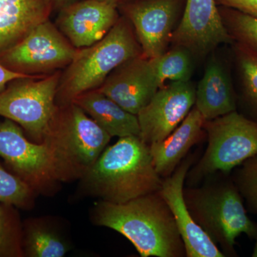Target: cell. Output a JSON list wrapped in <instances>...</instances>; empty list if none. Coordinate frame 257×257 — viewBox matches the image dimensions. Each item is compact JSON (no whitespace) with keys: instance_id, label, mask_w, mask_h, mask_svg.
<instances>
[{"instance_id":"obj_1","label":"cell","mask_w":257,"mask_h":257,"mask_svg":"<svg viewBox=\"0 0 257 257\" xmlns=\"http://www.w3.org/2000/svg\"><path fill=\"white\" fill-rule=\"evenodd\" d=\"M93 220L124 236L142 257L186 256L175 218L160 191L122 204L101 200L94 206Z\"/></svg>"},{"instance_id":"obj_2","label":"cell","mask_w":257,"mask_h":257,"mask_svg":"<svg viewBox=\"0 0 257 257\" xmlns=\"http://www.w3.org/2000/svg\"><path fill=\"white\" fill-rule=\"evenodd\" d=\"M80 180L85 192L101 201L122 204L159 192L163 179L155 170L150 146L140 137L130 136L106 147Z\"/></svg>"},{"instance_id":"obj_3","label":"cell","mask_w":257,"mask_h":257,"mask_svg":"<svg viewBox=\"0 0 257 257\" xmlns=\"http://www.w3.org/2000/svg\"><path fill=\"white\" fill-rule=\"evenodd\" d=\"M184 198L194 221L225 256H236L239 235L254 239L257 225L248 217L244 201L230 174L217 172L200 184L184 187Z\"/></svg>"},{"instance_id":"obj_4","label":"cell","mask_w":257,"mask_h":257,"mask_svg":"<svg viewBox=\"0 0 257 257\" xmlns=\"http://www.w3.org/2000/svg\"><path fill=\"white\" fill-rule=\"evenodd\" d=\"M111 137L74 102L58 105L42 143L50 147L59 182L81 179Z\"/></svg>"},{"instance_id":"obj_5","label":"cell","mask_w":257,"mask_h":257,"mask_svg":"<svg viewBox=\"0 0 257 257\" xmlns=\"http://www.w3.org/2000/svg\"><path fill=\"white\" fill-rule=\"evenodd\" d=\"M143 55L131 23L119 18L110 31L92 46L77 49L61 74L56 102L64 105L76 97L101 87L105 79L126 61Z\"/></svg>"},{"instance_id":"obj_6","label":"cell","mask_w":257,"mask_h":257,"mask_svg":"<svg viewBox=\"0 0 257 257\" xmlns=\"http://www.w3.org/2000/svg\"><path fill=\"white\" fill-rule=\"evenodd\" d=\"M208 145L186 176L187 187L197 186L217 172L230 174L257 154V121L236 111L205 121Z\"/></svg>"},{"instance_id":"obj_7","label":"cell","mask_w":257,"mask_h":257,"mask_svg":"<svg viewBox=\"0 0 257 257\" xmlns=\"http://www.w3.org/2000/svg\"><path fill=\"white\" fill-rule=\"evenodd\" d=\"M60 77L57 71L46 77L12 81L0 92V116L20 125L35 143H42L58 107Z\"/></svg>"},{"instance_id":"obj_8","label":"cell","mask_w":257,"mask_h":257,"mask_svg":"<svg viewBox=\"0 0 257 257\" xmlns=\"http://www.w3.org/2000/svg\"><path fill=\"white\" fill-rule=\"evenodd\" d=\"M77 51L48 20L37 25L13 46L0 52V62L14 72L35 76L67 67Z\"/></svg>"},{"instance_id":"obj_9","label":"cell","mask_w":257,"mask_h":257,"mask_svg":"<svg viewBox=\"0 0 257 257\" xmlns=\"http://www.w3.org/2000/svg\"><path fill=\"white\" fill-rule=\"evenodd\" d=\"M185 3L186 0H140L118 8L131 23L145 58L152 60L167 52Z\"/></svg>"},{"instance_id":"obj_10","label":"cell","mask_w":257,"mask_h":257,"mask_svg":"<svg viewBox=\"0 0 257 257\" xmlns=\"http://www.w3.org/2000/svg\"><path fill=\"white\" fill-rule=\"evenodd\" d=\"M0 157L34 191L46 192L59 182L52 151L45 143H32L17 123L0 122Z\"/></svg>"},{"instance_id":"obj_11","label":"cell","mask_w":257,"mask_h":257,"mask_svg":"<svg viewBox=\"0 0 257 257\" xmlns=\"http://www.w3.org/2000/svg\"><path fill=\"white\" fill-rule=\"evenodd\" d=\"M232 42L216 0H186L171 43L187 49L193 57L202 58L219 45Z\"/></svg>"},{"instance_id":"obj_12","label":"cell","mask_w":257,"mask_h":257,"mask_svg":"<svg viewBox=\"0 0 257 257\" xmlns=\"http://www.w3.org/2000/svg\"><path fill=\"white\" fill-rule=\"evenodd\" d=\"M195 99L196 87L190 81L172 82L161 88L137 115L140 138L149 146L165 140L185 119Z\"/></svg>"},{"instance_id":"obj_13","label":"cell","mask_w":257,"mask_h":257,"mask_svg":"<svg viewBox=\"0 0 257 257\" xmlns=\"http://www.w3.org/2000/svg\"><path fill=\"white\" fill-rule=\"evenodd\" d=\"M197 155H187L175 172L162 181L160 192L172 211L187 257H225L224 253L194 221L184 198V184Z\"/></svg>"},{"instance_id":"obj_14","label":"cell","mask_w":257,"mask_h":257,"mask_svg":"<svg viewBox=\"0 0 257 257\" xmlns=\"http://www.w3.org/2000/svg\"><path fill=\"white\" fill-rule=\"evenodd\" d=\"M160 89L151 61L143 55L121 64L98 88L125 110L135 115L150 103Z\"/></svg>"},{"instance_id":"obj_15","label":"cell","mask_w":257,"mask_h":257,"mask_svg":"<svg viewBox=\"0 0 257 257\" xmlns=\"http://www.w3.org/2000/svg\"><path fill=\"white\" fill-rule=\"evenodd\" d=\"M119 19L118 8L111 3L82 0L64 7L56 26L76 49H82L100 41Z\"/></svg>"},{"instance_id":"obj_16","label":"cell","mask_w":257,"mask_h":257,"mask_svg":"<svg viewBox=\"0 0 257 257\" xmlns=\"http://www.w3.org/2000/svg\"><path fill=\"white\" fill-rule=\"evenodd\" d=\"M206 120L194 107L165 140L150 145L154 165L162 179L170 177L204 134Z\"/></svg>"},{"instance_id":"obj_17","label":"cell","mask_w":257,"mask_h":257,"mask_svg":"<svg viewBox=\"0 0 257 257\" xmlns=\"http://www.w3.org/2000/svg\"><path fill=\"white\" fill-rule=\"evenodd\" d=\"M50 0H0V52L49 20Z\"/></svg>"},{"instance_id":"obj_18","label":"cell","mask_w":257,"mask_h":257,"mask_svg":"<svg viewBox=\"0 0 257 257\" xmlns=\"http://www.w3.org/2000/svg\"><path fill=\"white\" fill-rule=\"evenodd\" d=\"M72 102L82 108L111 138L141 135L138 116L125 110L98 89L80 94Z\"/></svg>"},{"instance_id":"obj_19","label":"cell","mask_w":257,"mask_h":257,"mask_svg":"<svg viewBox=\"0 0 257 257\" xmlns=\"http://www.w3.org/2000/svg\"><path fill=\"white\" fill-rule=\"evenodd\" d=\"M194 106L206 121L236 111L234 89L226 71L216 60L207 64L196 88Z\"/></svg>"},{"instance_id":"obj_20","label":"cell","mask_w":257,"mask_h":257,"mask_svg":"<svg viewBox=\"0 0 257 257\" xmlns=\"http://www.w3.org/2000/svg\"><path fill=\"white\" fill-rule=\"evenodd\" d=\"M193 55L184 47H175L163 55L152 59L160 89L165 86V81L188 82L193 72Z\"/></svg>"},{"instance_id":"obj_21","label":"cell","mask_w":257,"mask_h":257,"mask_svg":"<svg viewBox=\"0 0 257 257\" xmlns=\"http://www.w3.org/2000/svg\"><path fill=\"white\" fill-rule=\"evenodd\" d=\"M69 249L67 243L49 226L38 223L28 229L25 250L29 256L62 257Z\"/></svg>"},{"instance_id":"obj_22","label":"cell","mask_w":257,"mask_h":257,"mask_svg":"<svg viewBox=\"0 0 257 257\" xmlns=\"http://www.w3.org/2000/svg\"><path fill=\"white\" fill-rule=\"evenodd\" d=\"M219 12L233 40L257 53V18L225 7Z\"/></svg>"},{"instance_id":"obj_23","label":"cell","mask_w":257,"mask_h":257,"mask_svg":"<svg viewBox=\"0 0 257 257\" xmlns=\"http://www.w3.org/2000/svg\"><path fill=\"white\" fill-rule=\"evenodd\" d=\"M231 178L248 210L257 213V154L234 168Z\"/></svg>"},{"instance_id":"obj_24","label":"cell","mask_w":257,"mask_h":257,"mask_svg":"<svg viewBox=\"0 0 257 257\" xmlns=\"http://www.w3.org/2000/svg\"><path fill=\"white\" fill-rule=\"evenodd\" d=\"M236 47L245 98L257 113V53L238 43Z\"/></svg>"},{"instance_id":"obj_25","label":"cell","mask_w":257,"mask_h":257,"mask_svg":"<svg viewBox=\"0 0 257 257\" xmlns=\"http://www.w3.org/2000/svg\"><path fill=\"white\" fill-rule=\"evenodd\" d=\"M34 192L25 181L11 175L0 165V202L25 207L32 200Z\"/></svg>"},{"instance_id":"obj_26","label":"cell","mask_w":257,"mask_h":257,"mask_svg":"<svg viewBox=\"0 0 257 257\" xmlns=\"http://www.w3.org/2000/svg\"><path fill=\"white\" fill-rule=\"evenodd\" d=\"M11 226L8 222V218L5 214L4 210L0 206V256L12 254Z\"/></svg>"},{"instance_id":"obj_27","label":"cell","mask_w":257,"mask_h":257,"mask_svg":"<svg viewBox=\"0 0 257 257\" xmlns=\"http://www.w3.org/2000/svg\"><path fill=\"white\" fill-rule=\"evenodd\" d=\"M217 5L231 8L257 18V0H216Z\"/></svg>"},{"instance_id":"obj_28","label":"cell","mask_w":257,"mask_h":257,"mask_svg":"<svg viewBox=\"0 0 257 257\" xmlns=\"http://www.w3.org/2000/svg\"><path fill=\"white\" fill-rule=\"evenodd\" d=\"M33 77H36V76L27 75V74L14 72L5 67L0 62V92L4 90L6 88L7 84H9L15 79Z\"/></svg>"},{"instance_id":"obj_29","label":"cell","mask_w":257,"mask_h":257,"mask_svg":"<svg viewBox=\"0 0 257 257\" xmlns=\"http://www.w3.org/2000/svg\"><path fill=\"white\" fill-rule=\"evenodd\" d=\"M107 3H111L116 8H119L121 5L127 4V3H133V2L140 1V0H104Z\"/></svg>"},{"instance_id":"obj_30","label":"cell","mask_w":257,"mask_h":257,"mask_svg":"<svg viewBox=\"0 0 257 257\" xmlns=\"http://www.w3.org/2000/svg\"><path fill=\"white\" fill-rule=\"evenodd\" d=\"M254 239H256V242H255L254 247H253L252 255H251V256L253 257H257V229L256 236H255Z\"/></svg>"},{"instance_id":"obj_31","label":"cell","mask_w":257,"mask_h":257,"mask_svg":"<svg viewBox=\"0 0 257 257\" xmlns=\"http://www.w3.org/2000/svg\"><path fill=\"white\" fill-rule=\"evenodd\" d=\"M51 3L53 4V3H55V4H57V3H59V4H62V3H66V2L68 1V0H50Z\"/></svg>"}]
</instances>
